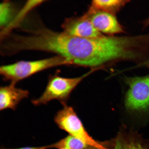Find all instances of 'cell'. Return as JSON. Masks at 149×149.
Masks as SVG:
<instances>
[{
    "instance_id": "cell-3",
    "label": "cell",
    "mask_w": 149,
    "mask_h": 149,
    "mask_svg": "<svg viewBox=\"0 0 149 149\" xmlns=\"http://www.w3.org/2000/svg\"><path fill=\"white\" fill-rule=\"evenodd\" d=\"M54 121L61 129L89 146L98 149H110L106 143L96 141L89 134L72 107L63 105V109L56 114Z\"/></svg>"
},
{
    "instance_id": "cell-4",
    "label": "cell",
    "mask_w": 149,
    "mask_h": 149,
    "mask_svg": "<svg viewBox=\"0 0 149 149\" xmlns=\"http://www.w3.org/2000/svg\"><path fill=\"white\" fill-rule=\"evenodd\" d=\"M128 85L125 104L126 109L132 111L149 109V74L142 77H125Z\"/></svg>"
},
{
    "instance_id": "cell-9",
    "label": "cell",
    "mask_w": 149,
    "mask_h": 149,
    "mask_svg": "<svg viewBox=\"0 0 149 149\" xmlns=\"http://www.w3.org/2000/svg\"><path fill=\"white\" fill-rule=\"evenodd\" d=\"M130 1L128 0H94L91 2L88 9L116 15Z\"/></svg>"
},
{
    "instance_id": "cell-14",
    "label": "cell",
    "mask_w": 149,
    "mask_h": 149,
    "mask_svg": "<svg viewBox=\"0 0 149 149\" xmlns=\"http://www.w3.org/2000/svg\"><path fill=\"white\" fill-rule=\"evenodd\" d=\"M88 149H98L97 148H90Z\"/></svg>"
},
{
    "instance_id": "cell-12",
    "label": "cell",
    "mask_w": 149,
    "mask_h": 149,
    "mask_svg": "<svg viewBox=\"0 0 149 149\" xmlns=\"http://www.w3.org/2000/svg\"><path fill=\"white\" fill-rule=\"evenodd\" d=\"M48 147H24V148H2L1 149H46Z\"/></svg>"
},
{
    "instance_id": "cell-10",
    "label": "cell",
    "mask_w": 149,
    "mask_h": 149,
    "mask_svg": "<svg viewBox=\"0 0 149 149\" xmlns=\"http://www.w3.org/2000/svg\"><path fill=\"white\" fill-rule=\"evenodd\" d=\"M50 147L58 149H88L92 148L80 139L70 135Z\"/></svg>"
},
{
    "instance_id": "cell-15",
    "label": "cell",
    "mask_w": 149,
    "mask_h": 149,
    "mask_svg": "<svg viewBox=\"0 0 149 149\" xmlns=\"http://www.w3.org/2000/svg\"><path fill=\"white\" fill-rule=\"evenodd\" d=\"M73 48H74V38H73ZM72 52H73V51H72ZM72 56H71V57H72ZM69 62H70V61H69Z\"/></svg>"
},
{
    "instance_id": "cell-1",
    "label": "cell",
    "mask_w": 149,
    "mask_h": 149,
    "mask_svg": "<svg viewBox=\"0 0 149 149\" xmlns=\"http://www.w3.org/2000/svg\"><path fill=\"white\" fill-rule=\"evenodd\" d=\"M68 65L67 59L60 56L34 61H20L3 65L0 68V74L6 81L16 84L43 70L54 67Z\"/></svg>"
},
{
    "instance_id": "cell-13",
    "label": "cell",
    "mask_w": 149,
    "mask_h": 149,
    "mask_svg": "<svg viewBox=\"0 0 149 149\" xmlns=\"http://www.w3.org/2000/svg\"><path fill=\"white\" fill-rule=\"evenodd\" d=\"M144 28L146 27L149 26V18L145 20L143 23Z\"/></svg>"
},
{
    "instance_id": "cell-2",
    "label": "cell",
    "mask_w": 149,
    "mask_h": 149,
    "mask_svg": "<svg viewBox=\"0 0 149 149\" xmlns=\"http://www.w3.org/2000/svg\"><path fill=\"white\" fill-rule=\"evenodd\" d=\"M97 70H91L79 77L65 78L58 74H55L49 77L45 90L40 97L33 100V105H45L53 100H57L63 105L69 98L71 93L84 79Z\"/></svg>"
},
{
    "instance_id": "cell-6",
    "label": "cell",
    "mask_w": 149,
    "mask_h": 149,
    "mask_svg": "<svg viewBox=\"0 0 149 149\" xmlns=\"http://www.w3.org/2000/svg\"><path fill=\"white\" fill-rule=\"evenodd\" d=\"M61 27L64 32L79 38H95L104 35L95 28L84 14L66 18Z\"/></svg>"
},
{
    "instance_id": "cell-11",
    "label": "cell",
    "mask_w": 149,
    "mask_h": 149,
    "mask_svg": "<svg viewBox=\"0 0 149 149\" xmlns=\"http://www.w3.org/2000/svg\"><path fill=\"white\" fill-rule=\"evenodd\" d=\"M13 3L8 1H3L1 4V26L3 31L6 29L14 17L15 9Z\"/></svg>"
},
{
    "instance_id": "cell-5",
    "label": "cell",
    "mask_w": 149,
    "mask_h": 149,
    "mask_svg": "<svg viewBox=\"0 0 149 149\" xmlns=\"http://www.w3.org/2000/svg\"><path fill=\"white\" fill-rule=\"evenodd\" d=\"M84 14L102 34L113 36L125 32L124 27L119 22L116 15L88 9Z\"/></svg>"
},
{
    "instance_id": "cell-7",
    "label": "cell",
    "mask_w": 149,
    "mask_h": 149,
    "mask_svg": "<svg viewBox=\"0 0 149 149\" xmlns=\"http://www.w3.org/2000/svg\"><path fill=\"white\" fill-rule=\"evenodd\" d=\"M16 84L1 87L0 88V110L7 109L15 110L22 100L29 97V91L18 88Z\"/></svg>"
},
{
    "instance_id": "cell-8",
    "label": "cell",
    "mask_w": 149,
    "mask_h": 149,
    "mask_svg": "<svg viewBox=\"0 0 149 149\" xmlns=\"http://www.w3.org/2000/svg\"><path fill=\"white\" fill-rule=\"evenodd\" d=\"M113 149H149V143L138 135L120 134L113 143Z\"/></svg>"
}]
</instances>
